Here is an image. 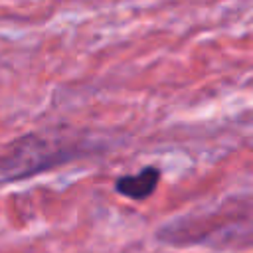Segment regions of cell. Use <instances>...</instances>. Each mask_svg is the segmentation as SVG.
<instances>
[{
    "label": "cell",
    "instance_id": "cell-1",
    "mask_svg": "<svg viewBox=\"0 0 253 253\" xmlns=\"http://www.w3.org/2000/svg\"><path fill=\"white\" fill-rule=\"evenodd\" d=\"M85 146L63 134L30 132L12 140L0 152V178L24 180L83 156Z\"/></svg>",
    "mask_w": 253,
    "mask_h": 253
},
{
    "label": "cell",
    "instance_id": "cell-2",
    "mask_svg": "<svg viewBox=\"0 0 253 253\" xmlns=\"http://www.w3.org/2000/svg\"><path fill=\"white\" fill-rule=\"evenodd\" d=\"M158 180H160V170L156 166H146L136 174L119 176L115 182V190L130 200H146L148 196L154 194Z\"/></svg>",
    "mask_w": 253,
    "mask_h": 253
}]
</instances>
